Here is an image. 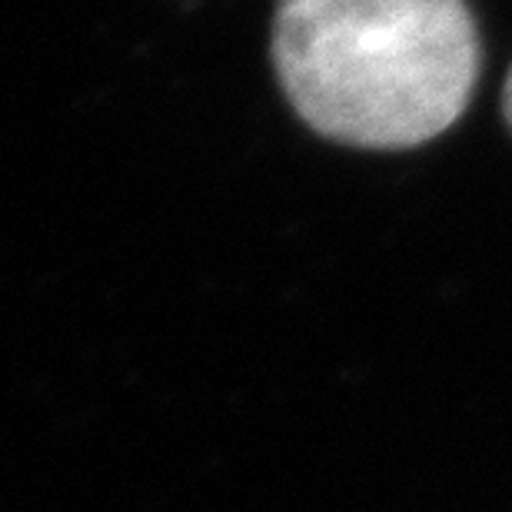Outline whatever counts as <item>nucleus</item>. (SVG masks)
Instances as JSON below:
<instances>
[{
	"label": "nucleus",
	"instance_id": "f257e3e1",
	"mask_svg": "<svg viewBox=\"0 0 512 512\" xmlns=\"http://www.w3.org/2000/svg\"><path fill=\"white\" fill-rule=\"evenodd\" d=\"M273 64L316 133L406 150L463 117L479 34L463 0H280Z\"/></svg>",
	"mask_w": 512,
	"mask_h": 512
},
{
	"label": "nucleus",
	"instance_id": "f03ea898",
	"mask_svg": "<svg viewBox=\"0 0 512 512\" xmlns=\"http://www.w3.org/2000/svg\"><path fill=\"white\" fill-rule=\"evenodd\" d=\"M503 110H506V120L512 127V70H509V80H506V90H503Z\"/></svg>",
	"mask_w": 512,
	"mask_h": 512
}]
</instances>
